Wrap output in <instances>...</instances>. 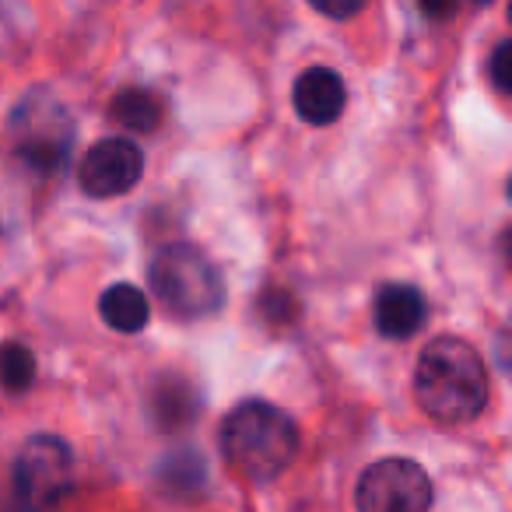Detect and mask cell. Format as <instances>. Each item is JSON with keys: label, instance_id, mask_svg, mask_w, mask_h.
Here are the masks:
<instances>
[{"label": "cell", "instance_id": "obj_1", "mask_svg": "<svg viewBox=\"0 0 512 512\" xmlns=\"http://www.w3.org/2000/svg\"><path fill=\"white\" fill-rule=\"evenodd\" d=\"M488 369L460 337H435L414 365V400L439 425H467L488 407Z\"/></svg>", "mask_w": 512, "mask_h": 512}, {"label": "cell", "instance_id": "obj_2", "mask_svg": "<svg viewBox=\"0 0 512 512\" xmlns=\"http://www.w3.org/2000/svg\"><path fill=\"white\" fill-rule=\"evenodd\" d=\"M221 453L249 481H271L299 456V425L278 404L246 400L221 425Z\"/></svg>", "mask_w": 512, "mask_h": 512}, {"label": "cell", "instance_id": "obj_3", "mask_svg": "<svg viewBox=\"0 0 512 512\" xmlns=\"http://www.w3.org/2000/svg\"><path fill=\"white\" fill-rule=\"evenodd\" d=\"M148 285L179 320H207L225 306V278L211 256L190 242H172L151 256Z\"/></svg>", "mask_w": 512, "mask_h": 512}, {"label": "cell", "instance_id": "obj_4", "mask_svg": "<svg viewBox=\"0 0 512 512\" xmlns=\"http://www.w3.org/2000/svg\"><path fill=\"white\" fill-rule=\"evenodd\" d=\"M15 491L29 512H57L74 491V453L57 435H32L15 460Z\"/></svg>", "mask_w": 512, "mask_h": 512}, {"label": "cell", "instance_id": "obj_5", "mask_svg": "<svg viewBox=\"0 0 512 512\" xmlns=\"http://www.w3.org/2000/svg\"><path fill=\"white\" fill-rule=\"evenodd\" d=\"M435 491L432 477L418 460L386 456L365 467L355 488L358 512H428Z\"/></svg>", "mask_w": 512, "mask_h": 512}, {"label": "cell", "instance_id": "obj_6", "mask_svg": "<svg viewBox=\"0 0 512 512\" xmlns=\"http://www.w3.org/2000/svg\"><path fill=\"white\" fill-rule=\"evenodd\" d=\"M144 176V155L130 137H106L81 158L78 183L88 197L109 200L130 193Z\"/></svg>", "mask_w": 512, "mask_h": 512}, {"label": "cell", "instance_id": "obj_7", "mask_svg": "<svg viewBox=\"0 0 512 512\" xmlns=\"http://www.w3.org/2000/svg\"><path fill=\"white\" fill-rule=\"evenodd\" d=\"M15 134H18V158L39 172H57L67 162L71 151V120L57 102H25L15 116Z\"/></svg>", "mask_w": 512, "mask_h": 512}, {"label": "cell", "instance_id": "obj_8", "mask_svg": "<svg viewBox=\"0 0 512 512\" xmlns=\"http://www.w3.org/2000/svg\"><path fill=\"white\" fill-rule=\"evenodd\" d=\"M295 113L313 127H330L334 120H341L344 106H348V85L337 71L330 67H309L295 78L292 88Z\"/></svg>", "mask_w": 512, "mask_h": 512}, {"label": "cell", "instance_id": "obj_9", "mask_svg": "<svg viewBox=\"0 0 512 512\" xmlns=\"http://www.w3.org/2000/svg\"><path fill=\"white\" fill-rule=\"evenodd\" d=\"M372 323L386 341H411L428 323V302L414 285H383L372 302Z\"/></svg>", "mask_w": 512, "mask_h": 512}, {"label": "cell", "instance_id": "obj_10", "mask_svg": "<svg viewBox=\"0 0 512 512\" xmlns=\"http://www.w3.org/2000/svg\"><path fill=\"white\" fill-rule=\"evenodd\" d=\"M200 414V393L183 376H165L151 390V418L165 432H179V428L193 425Z\"/></svg>", "mask_w": 512, "mask_h": 512}, {"label": "cell", "instance_id": "obj_11", "mask_svg": "<svg viewBox=\"0 0 512 512\" xmlns=\"http://www.w3.org/2000/svg\"><path fill=\"white\" fill-rule=\"evenodd\" d=\"M99 313L106 320V327L120 330V334H137V330L148 327L151 302L137 285H113L102 292Z\"/></svg>", "mask_w": 512, "mask_h": 512}, {"label": "cell", "instance_id": "obj_12", "mask_svg": "<svg viewBox=\"0 0 512 512\" xmlns=\"http://www.w3.org/2000/svg\"><path fill=\"white\" fill-rule=\"evenodd\" d=\"M162 99L148 88H123L109 102V116L113 123H120L123 130H134V134H151L162 123Z\"/></svg>", "mask_w": 512, "mask_h": 512}, {"label": "cell", "instance_id": "obj_13", "mask_svg": "<svg viewBox=\"0 0 512 512\" xmlns=\"http://www.w3.org/2000/svg\"><path fill=\"white\" fill-rule=\"evenodd\" d=\"M36 383V355L25 344H0V386L8 393H25Z\"/></svg>", "mask_w": 512, "mask_h": 512}, {"label": "cell", "instance_id": "obj_14", "mask_svg": "<svg viewBox=\"0 0 512 512\" xmlns=\"http://www.w3.org/2000/svg\"><path fill=\"white\" fill-rule=\"evenodd\" d=\"M204 477L207 474H204V460H200V453L186 449V453H172L169 460L162 463L158 481H162L169 491H176V495H186V491L204 488Z\"/></svg>", "mask_w": 512, "mask_h": 512}, {"label": "cell", "instance_id": "obj_15", "mask_svg": "<svg viewBox=\"0 0 512 512\" xmlns=\"http://www.w3.org/2000/svg\"><path fill=\"white\" fill-rule=\"evenodd\" d=\"M488 78L498 92L512 95V39L495 46V53H491V60H488Z\"/></svg>", "mask_w": 512, "mask_h": 512}, {"label": "cell", "instance_id": "obj_16", "mask_svg": "<svg viewBox=\"0 0 512 512\" xmlns=\"http://www.w3.org/2000/svg\"><path fill=\"white\" fill-rule=\"evenodd\" d=\"M320 15L334 18V22H348V18H355L358 11H365V4L369 0H309Z\"/></svg>", "mask_w": 512, "mask_h": 512}, {"label": "cell", "instance_id": "obj_17", "mask_svg": "<svg viewBox=\"0 0 512 512\" xmlns=\"http://www.w3.org/2000/svg\"><path fill=\"white\" fill-rule=\"evenodd\" d=\"M418 4L428 22H449L460 11V0H418Z\"/></svg>", "mask_w": 512, "mask_h": 512}, {"label": "cell", "instance_id": "obj_18", "mask_svg": "<svg viewBox=\"0 0 512 512\" xmlns=\"http://www.w3.org/2000/svg\"><path fill=\"white\" fill-rule=\"evenodd\" d=\"M495 355H498V362H502V369H509V372H512V323L502 330V334H498Z\"/></svg>", "mask_w": 512, "mask_h": 512}, {"label": "cell", "instance_id": "obj_19", "mask_svg": "<svg viewBox=\"0 0 512 512\" xmlns=\"http://www.w3.org/2000/svg\"><path fill=\"white\" fill-rule=\"evenodd\" d=\"M505 260H509V264H512V228H509V232H505Z\"/></svg>", "mask_w": 512, "mask_h": 512}, {"label": "cell", "instance_id": "obj_20", "mask_svg": "<svg viewBox=\"0 0 512 512\" xmlns=\"http://www.w3.org/2000/svg\"><path fill=\"white\" fill-rule=\"evenodd\" d=\"M509 22H512V0H509Z\"/></svg>", "mask_w": 512, "mask_h": 512}, {"label": "cell", "instance_id": "obj_21", "mask_svg": "<svg viewBox=\"0 0 512 512\" xmlns=\"http://www.w3.org/2000/svg\"><path fill=\"white\" fill-rule=\"evenodd\" d=\"M474 4H488V0H474Z\"/></svg>", "mask_w": 512, "mask_h": 512}, {"label": "cell", "instance_id": "obj_22", "mask_svg": "<svg viewBox=\"0 0 512 512\" xmlns=\"http://www.w3.org/2000/svg\"><path fill=\"white\" fill-rule=\"evenodd\" d=\"M509 197H512V183H509Z\"/></svg>", "mask_w": 512, "mask_h": 512}]
</instances>
